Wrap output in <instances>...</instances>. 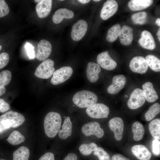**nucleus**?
<instances>
[{
    "label": "nucleus",
    "mask_w": 160,
    "mask_h": 160,
    "mask_svg": "<svg viewBox=\"0 0 160 160\" xmlns=\"http://www.w3.org/2000/svg\"><path fill=\"white\" fill-rule=\"evenodd\" d=\"M156 23L159 27L160 26V18H157L156 21Z\"/></svg>",
    "instance_id": "de8ad7c7"
},
{
    "label": "nucleus",
    "mask_w": 160,
    "mask_h": 160,
    "mask_svg": "<svg viewBox=\"0 0 160 160\" xmlns=\"http://www.w3.org/2000/svg\"><path fill=\"white\" fill-rule=\"evenodd\" d=\"M9 7L4 0H0V18L8 14L9 12Z\"/></svg>",
    "instance_id": "c9c22d12"
},
{
    "label": "nucleus",
    "mask_w": 160,
    "mask_h": 160,
    "mask_svg": "<svg viewBox=\"0 0 160 160\" xmlns=\"http://www.w3.org/2000/svg\"><path fill=\"white\" fill-rule=\"evenodd\" d=\"M25 140L23 135L17 130L13 131L8 137L7 140L13 145H17L23 143Z\"/></svg>",
    "instance_id": "bb28decb"
},
{
    "label": "nucleus",
    "mask_w": 160,
    "mask_h": 160,
    "mask_svg": "<svg viewBox=\"0 0 160 160\" xmlns=\"http://www.w3.org/2000/svg\"><path fill=\"white\" fill-rule=\"evenodd\" d=\"M79 2L82 4H86L88 3L90 1L89 0H79L78 1Z\"/></svg>",
    "instance_id": "49530a36"
},
{
    "label": "nucleus",
    "mask_w": 160,
    "mask_h": 160,
    "mask_svg": "<svg viewBox=\"0 0 160 160\" xmlns=\"http://www.w3.org/2000/svg\"><path fill=\"white\" fill-rule=\"evenodd\" d=\"M54 63L50 59L42 62L37 68L34 75L37 77L43 79L51 77L55 71Z\"/></svg>",
    "instance_id": "20e7f679"
},
{
    "label": "nucleus",
    "mask_w": 160,
    "mask_h": 160,
    "mask_svg": "<svg viewBox=\"0 0 160 160\" xmlns=\"http://www.w3.org/2000/svg\"><path fill=\"white\" fill-rule=\"evenodd\" d=\"M121 29L120 25L117 23L111 27L108 30L106 39L108 42H112L116 41L119 36Z\"/></svg>",
    "instance_id": "cd10ccee"
},
{
    "label": "nucleus",
    "mask_w": 160,
    "mask_h": 160,
    "mask_svg": "<svg viewBox=\"0 0 160 160\" xmlns=\"http://www.w3.org/2000/svg\"><path fill=\"white\" fill-rule=\"evenodd\" d=\"M131 19L134 24L143 25L147 22V14L145 12H140L133 14Z\"/></svg>",
    "instance_id": "473e14b6"
},
{
    "label": "nucleus",
    "mask_w": 160,
    "mask_h": 160,
    "mask_svg": "<svg viewBox=\"0 0 160 160\" xmlns=\"http://www.w3.org/2000/svg\"><path fill=\"white\" fill-rule=\"evenodd\" d=\"M145 100L142 90L137 88L131 94L127 102V106L130 109H135L143 106Z\"/></svg>",
    "instance_id": "0eeeda50"
},
{
    "label": "nucleus",
    "mask_w": 160,
    "mask_h": 160,
    "mask_svg": "<svg viewBox=\"0 0 160 160\" xmlns=\"http://www.w3.org/2000/svg\"><path fill=\"white\" fill-rule=\"evenodd\" d=\"M153 2L152 0H131L128 3V6L132 11H139L150 7Z\"/></svg>",
    "instance_id": "5701e85b"
},
{
    "label": "nucleus",
    "mask_w": 160,
    "mask_h": 160,
    "mask_svg": "<svg viewBox=\"0 0 160 160\" xmlns=\"http://www.w3.org/2000/svg\"><path fill=\"white\" fill-rule=\"evenodd\" d=\"M160 112V105L156 103L150 107L149 110L145 113V117L147 121H151Z\"/></svg>",
    "instance_id": "2f4dec72"
},
{
    "label": "nucleus",
    "mask_w": 160,
    "mask_h": 160,
    "mask_svg": "<svg viewBox=\"0 0 160 160\" xmlns=\"http://www.w3.org/2000/svg\"><path fill=\"white\" fill-rule=\"evenodd\" d=\"M62 119L58 113L50 112L46 116L44 122V126L46 135L49 137H55L60 129Z\"/></svg>",
    "instance_id": "f257e3e1"
},
{
    "label": "nucleus",
    "mask_w": 160,
    "mask_h": 160,
    "mask_svg": "<svg viewBox=\"0 0 160 160\" xmlns=\"http://www.w3.org/2000/svg\"><path fill=\"white\" fill-rule=\"evenodd\" d=\"M157 35L158 36V40L159 41H160V28H159L157 33Z\"/></svg>",
    "instance_id": "09e8293b"
},
{
    "label": "nucleus",
    "mask_w": 160,
    "mask_h": 160,
    "mask_svg": "<svg viewBox=\"0 0 160 160\" xmlns=\"http://www.w3.org/2000/svg\"><path fill=\"white\" fill-rule=\"evenodd\" d=\"M25 48L29 58L31 59L35 58V56L34 50V47L31 44L28 42L26 44Z\"/></svg>",
    "instance_id": "4c0bfd02"
},
{
    "label": "nucleus",
    "mask_w": 160,
    "mask_h": 160,
    "mask_svg": "<svg viewBox=\"0 0 160 160\" xmlns=\"http://www.w3.org/2000/svg\"><path fill=\"white\" fill-rule=\"evenodd\" d=\"M133 138L135 141L141 140L145 134V129L143 125L139 121L134 123L132 125Z\"/></svg>",
    "instance_id": "393cba45"
},
{
    "label": "nucleus",
    "mask_w": 160,
    "mask_h": 160,
    "mask_svg": "<svg viewBox=\"0 0 160 160\" xmlns=\"http://www.w3.org/2000/svg\"><path fill=\"white\" fill-rule=\"evenodd\" d=\"M7 130V128L3 125L0 123V134L3 133Z\"/></svg>",
    "instance_id": "c03bdc74"
},
{
    "label": "nucleus",
    "mask_w": 160,
    "mask_h": 160,
    "mask_svg": "<svg viewBox=\"0 0 160 160\" xmlns=\"http://www.w3.org/2000/svg\"><path fill=\"white\" fill-rule=\"evenodd\" d=\"M140 45L143 48L153 50L156 47V44L151 34L146 30L143 31L141 34V37L138 40Z\"/></svg>",
    "instance_id": "dca6fc26"
},
{
    "label": "nucleus",
    "mask_w": 160,
    "mask_h": 160,
    "mask_svg": "<svg viewBox=\"0 0 160 160\" xmlns=\"http://www.w3.org/2000/svg\"><path fill=\"white\" fill-rule=\"evenodd\" d=\"M9 56L6 52H3L0 54V69L5 67L8 63Z\"/></svg>",
    "instance_id": "e433bc0d"
},
{
    "label": "nucleus",
    "mask_w": 160,
    "mask_h": 160,
    "mask_svg": "<svg viewBox=\"0 0 160 160\" xmlns=\"http://www.w3.org/2000/svg\"><path fill=\"white\" fill-rule=\"evenodd\" d=\"M124 97H125V98H127L128 97L127 95H124Z\"/></svg>",
    "instance_id": "3c124183"
},
{
    "label": "nucleus",
    "mask_w": 160,
    "mask_h": 160,
    "mask_svg": "<svg viewBox=\"0 0 160 160\" xmlns=\"http://www.w3.org/2000/svg\"><path fill=\"white\" fill-rule=\"evenodd\" d=\"M63 160H77V156L76 154L71 153L66 156Z\"/></svg>",
    "instance_id": "37998d69"
},
{
    "label": "nucleus",
    "mask_w": 160,
    "mask_h": 160,
    "mask_svg": "<svg viewBox=\"0 0 160 160\" xmlns=\"http://www.w3.org/2000/svg\"><path fill=\"white\" fill-rule=\"evenodd\" d=\"M87 114L90 117L95 119L107 118L109 113L108 107L102 103H95L87 108Z\"/></svg>",
    "instance_id": "39448f33"
},
{
    "label": "nucleus",
    "mask_w": 160,
    "mask_h": 160,
    "mask_svg": "<svg viewBox=\"0 0 160 160\" xmlns=\"http://www.w3.org/2000/svg\"><path fill=\"white\" fill-rule=\"evenodd\" d=\"M87 23L85 20H79L72 27L71 33L72 39L76 41L81 39L87 32Z\"/></svg>",
    "instance_id": "1a4fd4ad"
},
{
    "label": "nucleus",
    "mask_w": 160,
    "mask_h": 160,
    "mask_svg": "<svg viewBox=\"0 0 160 160\" xmlns=\"http://www.w3.org/2000/svg\"><path fill=\"white\" fill-rule=\"evenodd\" d=\"M111 160H130L129 158L120 154H116L113 155L112 157Z\"/></svg>",
    "instance_id": "79ce46f5"
},
{
    "label": "nucleus",
    "mask_w": 160,
    "mask_h": 160,
    "mask_svg": "<svg viewBox=\"0 0 160 160\" xmlns=\"http://www.w3.org/2000/svg\"><path fill=\"white\" fill-rule=\"evenodd\" d=\"M112 84L108 88V92L111 94L118 93L124 87L126 82V79L123 75L114 76L112 79Z\"/></svg>",
    "instance_id": "2eb2a0df"
},
{
    "label": "nucleus",
    "mask_w": 160,
    "mask_h": 160,
    "mask_svg": "<svg viewBox=\"0 0 160 160\" xmlns=\"http://www.w3.org/2000/svg\"><path fill=\"white\" fill-rule=\"evenodd\" d=\"M98 146L94 143L88 144L83 143L81 145L79 150L81 153L84 155H89L92 152H95L97 149Z\"/></svg>",
    "instance_id": "7c9ffc66"
},
{
    "label": "nucleus",
    "mask_w": 160,
    "mask_h": 160,
    "mask_svg": "<svg viewBox=\"0 0 160 160\" xmlns=\"http://www.w3.org/2000/svg\"><path fill=\"white\" fill-rule=\"evenodd\" d=\"M6 92V89L4 87L0 88V97L3 95Z\"/></svg>",
    "instance_id": "a18cd8bd"
},
{
    "label": "nucleus",
    "mask_w": 160,
    "mask_h": 160,
    "mask_svg": "<svg viewBox=\"0 0 160 160\" xmlns=\"http://www.w3.org/2000/svg\"><path fill=\"white\" fill-rule=\"evenodd\" d=\"M24 116L21 113L10 111L0 116V123L7 129L11 128L17 127L24 122Z\"/></svg>",
    "instance_id": "7ed1b4c3"
},
{
    "label": "nucleus",
    "mask_w": 160,
    "mask_h": 160,
    "mask_svg": "<svg viewBox=\"0 0 160 160\" xmlns=\"http://www.w3.org/2000/svg\"><path fill=\"white\" fill-rule=\"evenodd\" d=\"M129 66L133 72L140 74L145 73L148 67L145 58L141 56H136L132 58Z\"/></svg>",
    "instance_id": "f8f14e48"
},
{
    "label": "nucleus",
    "mask_w": 160,
    "mask_h": 160,
    "mask_svg": "<svg viewBox=\"0 0 160 160\" xmlns=\"http://www.w3.org/2000/svg\"><path fill=\"white\" fill-rule=\"evenodd\" d=\"M2 47L1 45H0V51Z\"/></svg>",
    "instance_id": "864d4df0"
},
{
    "label": "nucleus",
    "mask_w": 160,
    "mask_h": 160,
    "mask_svg": "<svg viewBox=\"0 0 160 160\" xmlns=\"http://www.w3.org/2000/svg\"><path fill=\"white\" fill-rule=\"evenodd\" d=\"M12 77L11 72L7 70L3 71L0 73V88L4 87L10 82Z\"/></svg>",
    "instance_id": "72a5a7b5"
},
{
    "label": "nucleus",
    "mask_w": 160,
    "mask_h": 160,
    "mask_svg": "<svg viewBox=\"0 0 160 160\" xmlns=\"http://www.w3.org/2000/svg\"><path fill=\"white\" fill-rule=\"evenodd\" d=\"M73 73V70L71 67H62L54 71L51 82L55 85L62 83L68 80L71 76Z\"/></svg>",
    "instance_id": "423d86ee"
},
{
    "label": "nucleus",
    "mask_w": 160,
    "mask_h": 160,
    "mask_svg": "<svg viewBox=\"0 0 160 160\" xmlns=\"http://www.w3.org/2000/svg\"><path fill=\"white\" fill-rule=\"evenodd\" d=\"M118 6L117 2L114 0H108L103 4L100 14L103 20H107L117 12Z\"/></svg>",
    "instance_id": "4468645a"
},
{
    "label": "nucleus",
    "mask_w": 160,
    "mask_h": 160,
    "mask_svg": "<svg viewBox=\"0 0 160 160\" xmlns=\"http://www.w3.org/2000/svg\"><path fill=\"white\" fill-rule=\"evenodd\" d=\"M10 108L9 104L2 99H0V112L4 113Z\"/></svg>",
    "instance_id": "ea45409f"
},
{
    "label": "nucleus",
    "mask_w": 160,
    "mask_h": 160,
    "mask_svg": "<svg viewBox=\"0 0 160 160\" xmlns=\"http://www.w3.org/2000/svg\"><path fill=\"white\" fill-rule=\"evenodd\" d=\"M100 0H93V1H96V2H97V1H100Z\"/></svg>",
    "instance_id": "603ef678"
},
{
    "label": "nucleus",
    "mask_w": 160,
    "mask_h": 160,
    "mask_svg": "<svg viewBox=\"0 0 160 160\" xmlns=\"http://www.w3.org/2000/svg\"><path fill=\"white\" fill-rule=\"evenodd\" d=\"M97 99V95L92 92L83 90L76 93L73 97L72 100L77 106L85 108L96 103Z\"/></svg>",
    "instance_id": "f03ea898"
},
{
    "label": "nucleus",
    "mask_w": 160,
    "mask_h": 160,
    "mask_svg": "<svg viewBox=\"0 0 160 160\" xmlns=\"http://www.w3.org/2000/svg\"><path fill=\"white\" fill-rule=\"evenodd\" d=\"M74 14L72 11L66 8H60L57 10L54 15L52 20L55 24L60 23L64 18L71 19L73 17Z\"/></svg>",
    "instance_id": "4be33fe9"
},
{
    "label": "nucleus",
    "mask_w": 160,
    "mask_h": 160,
    "mask_svg": "<svg viewBox=\"0 0 160 160\" xmlns=\"http://www.w3.org/2000/svg\"><path fill=\"white\" fill-rule=\"evenodd\" d=\"M40 1L41 0H34V1L36 2H39V1Z\"/></svg>",
    "instance_id": "8fccbe9b"
},
{
    "label": "nucleus",
    "mask_w": 160,
    "mask_h": 160,
    "mask_svg": "<svg viewBox=\"0 0 160 160\" xmlns=\"http://www.w3.org/2000/svg\"><path fill=\"white\" fill-rule=\"evenodd\" d=\"M94 155L97 156L99 160H110L109 154L101 147H98L97 150L94 152Z\"/></svg>",
    "instance_id": "f704fd0d"
},
{
    "label": "nucleus",
    "mask_w": 160,
    "mask_h": 160,
    "mask_svg": "<svg viewBox=\"0 0 160 160\" xmlns=\"http://www.w3.org/2000/svg\"><path fill=\"white\" fill-rule=\"evenodd\" d=\"M39 160H55L54 154L51 152H47L42 156Z\"/></svg>",
    "instance_id": "a19ab883"
},
{
    "label": "nucleus",
    "mask_w": 160,
    "mask_h": 160,
    "mask_svg": "<svg viewBox=\"0 0 160 160\" xmlns=\"http://www.w3.org/2000/svg\"><path fill=\"white\" fill-rule=\"evenodd\" d=\"M160 142L159 140L155 139L152 142V150L153 153L158 155L160 153Z\"/></svg>",
    "instance_id": "58836bf2"
},
{
    "label": "nucleus",
    "mask_w": 160,
    "mask_h": 160,
    "mask_svg": "<svg viewBox=\"0 0 160 160\" xmlns=\"http://www.w3.org/2000/svg\"><path fill=\"white\" fill-rule=\"evenodd\" d=\"M132 28L128 25H124L121 28L119 35L121 43L124 46L130 45L133 40Z\"/></svg>",
    "instance_id": "a211bd4d"
},
{
    "label": "nucleus",
    "mask_w": 160,
    "mask_h": 160,
    "mask_svg": "<svg viewBox=\"0 0 160 160\" xmlns=\"http://www.w3.org/2000/svg\"><path fill=\"white\" fill-rule=\"evenodd\" d=\"M52 1L41 0L37 4L36 9L38 17L40 18L47 17L51 10Z\"/></svg>",
    "instance_id": "f3484780"
},
{
    "label": "nucleus",
    "mask_w": 160,
    "mask_h": 160,
    "mask_svg": "<svg viewBox=\"0 0 160 160\" xmlns=\"http://www.w3.org/2000/svg\"><path fill=\"white\" fill-rule=\"evenodd\" d=\"M4 160V159H1V160Z\"/></svg>",
    "instance_id": "5fc2aeb1"
},
{
    "label": "nucleus",
    "mask_w": 160,
    "mask_h": 160,
    "mask_svg": "<svg viewBox=\"0 0 160 160\" xmlns=\"http://www.w3.org/2000/svg\"><path fill=\"white\" fill-rule=\"evenodd\" d=\"M150 132L155 139H160V119H156L151 121L149 125Z\"/></svg>",
    "instance_id": "c85d7f7f"
},
{
    "label": "nucleus",
    "mask_w": 160,
    "mask_h": 160,
    "mask_svg": "<svg viewBox=\"0 0 160 160\" xmlns=\"http://www.w3.org/2000/svg\"><path fill=\"white\" fill-rule=\"evenodd\" d=\"M72 124L69 117H67L64 120L62 126V129L58 132L59 137L63 140L66 139L72 133Z\"/></svg>",
    "instance_id": "b1692460"
},
{
    "label": "nucleus",
    "mask_w": 160,
    "mask_h": 160,
    "mask_svg": "<svg viewBox=\"0 0 160 160\" xmlns=\"http://www.w3.org/2000/svg\"><path fill=\"white\" fill-rule=\"evenodd\" d=\"M108 51L98 55L97 58L98 64L102 68L108 71L112 70L116 67L117 63L110 56Z\"/></svg>",
    "instance_id": "ddd939ff"
},
{
    "label": "nucleus",
    "mask_w": 160,
    "mask_h": 160,
    "mask_svg": "<svg viewBox=\"0 0 160 160\" xmlns=\"http://www.w3.org/2000/svg\"><path fill=\"white\" fill-rule=\"evenodd\" d=\"M100 66L95 63L89 62L87 65L86 74L87 79L90 82L96 81L99 78V74L101 71Z\"/></svg>",
    "instance_id": "aec40b11"
},
{
    "label": "nucleus",
    "mask_w": 160,
    "mask_h": 160,
    "mask_svg": "<svg viewBox=\"0 0 160 160\" xmlns=\"http://www.w3.org/2000/svg\"><path fill=\"white\" fill-rule=\"evenodd\" d=\"M142 88L145 100L148 102L152 103L158 99V96L151 82H146L143 85Z\"/></svg>",
    "instance_id": "412c9836"
},
{
    "label": "nucleus",
    "mask_w": 160,
    "mask_h": 160,
    "mask_svg": "<svg viewBox=\"0 0 160 160\" xmlns=\"http://www.w3.org/2000/svg\"><path fill=\"white\" fill-rule=\"evenodd\" d=\"M30 151L26 147L22 146L15 150L13 154V160H28Z\"/></svg>",
    "instance_id": "a878e982"
},
{
    "label": "nucleus",
    "mask_w": 160,
    "mask_h": 160,
    "mask_svg": "<svg viewBox=\"0 0 160 160\" xmlns=\"http://www.w3.org/2000/svg\"><path fill=\"white\" fill-rule=\"evenodd\" d=\"M81 131L86 136L95 135L100 138L104 135V131L100 127L99 124L96 121H91L85 124L82 127Z\"/></svg>",
    "instance_id": "6e6552de"
},
{
    "label": "nucleus",
    "mask_w": 160,
    "mask_h": 160,
    "mask_svg": "<svg viewBox=\"0 0 160 160\" xmlns=\"http://www.w3.org/2000/svg\"><path fill=\"white\" fill-rule=\"evenodd\" d=\"M109 127L113 132L115 140L117 141L121 140L124 129V123L122 119L119 117L112 118L109 121Z\"/></svg>",
    "instance_id": "9d476101"
},
{
    "label": "nucleus",
    "mask_w": 160,
    "mask_h": 160,
    "mask_svg": "<svg viewBox=\"0 0 160 160\" xmlns=\"http://www.w3.org/2000/svg\"><path fill=\"white\" fill-rule=\"evenodd\" d=\"M60 1H63V0H60Z\"/></svg>",
    "instance_id": "6e6d98bb"
},
{
    "label": "nucleus",
    "mask_w": 160,
    "mask_h": 160,
    "mask_svg": "<svg viewBox=\"0 0 160 160\" xmlns=\"http://www.w3.org/2000/svg\"><path fill=\"white\" fill-rule=\"evenodd\" d=\"M52 49V45L49 41L45 39L41 40L37 46V59L41 61L46 60L50 55Z\"/></svg>",
    "instance_id": "9b49d317"
},
{
    "label": "nucleus",
    "mask_w": 160,
    "mask_h": 160,
    "mask_svg": "<svg viewBox=\"0 0 160 160\" xmlns=\"http://www.w3.org/2000/svg\"><path fill=\"white\" fill-rule=\"evenodd\" d=\"M145 59L151 70L155 72H160V60L159 58L154 55H150L146 57Z\"/></svg>",
    "instance_id": "c756f323"
},
{
    "label": "nucleus",
    "mask_w": 160,
    "mask_h": 160,
    "mask_svg": "<svg viewBox=\"0 0 160 160\" xmlns=\"http://www.w3.org/2000/svg\"><path fill=\"white\" fill-rule=\"evenodd\" d=\"M133 154L140 160H149L151 157V154L148 148L142 145H136L132 148Z\"/></svg>",
    "instance_id": "6ab92c4d"
}]
</instances>
